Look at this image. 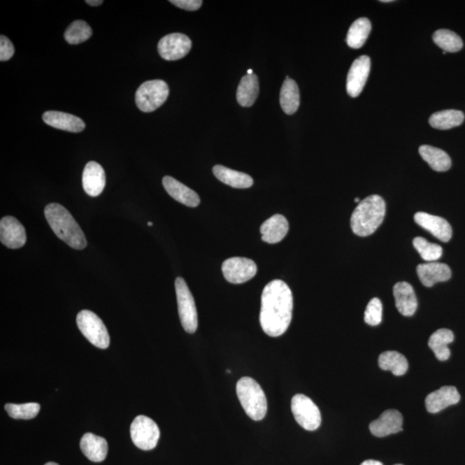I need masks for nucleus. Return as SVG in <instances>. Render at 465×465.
<instances>
[{
    "instance_id": "f257e3e1",
    "label": "nucleus",
    "mask_w": 465,
    "mask_h": 465,
    "mask_svg": "<svg viewBox=\"0 0 465 465\" xmlns=\"http://www.w3.org/2000/svg\"><path fill=\"white\" fill-rule=\"evenodd\" d=\"M293 296L284 281L273 280L264 288L259 322L264 332L271 337L282 336L292 320Z\"/></svg>"
},
{
    "instance_id": "f03ea898",
    "label": "nucleus",
    "mask_w": 465,
    "mask_h": 465,
    "mask_svg": "<svg viewBox=\"0 0 465 465\" xmlns=\"http://www.w3.org/2000/svg\"><path fill=\"white\" fill-rule=\"evenodd\" d=\"M44 215L59 239L77 250H82L87 247V241L84 232L65 207L55 203L48 204Z\"/></svg>"
},
{
    "instance_id": "7ed1b4c3",
    "label": "nucleus",
    "mask_w": 465,
    "mask_h": 465,
    "mask_svg": "<svg viewBox=\"0 0 465 465\" xmlns=\"http://www.w3.org/2000/svg\"><path fill=\"white\" fill-rule=\"evenodd\" d=\"M385 212L386 204L380 196H367L361 201L352 215L353 233L361 237L371 236L384 222Z\"/></svg>"
},
{
    "instance_id": "20e7f679",
    "label": "nucleus",
    "mask_w": 465,
    "mask_h": 465,
    "mask_svg": "<svg viewBox=\"0 0 465 465\" xmlns=\"http://www.w3.org/2000/svg\"><path fill=\"white\" fill-rule=\"evenodd\" d=\"M237 396L245 414L252 420L259 422L265 418L267 413V400L265 392L255 379L241 378L236 385Z\"/></svg>"
},
{
    "instance_id": "39448f33",
    "label": "nucleus",
    "mask_w": 465,
    "mask_h": 465,
    "mask_svg": "<svg viewBox=\"0 0 465 465\" xmlns=\"http://www.w3.org/2000/svg\"><path fill=\"white\" fill-rule=\"evenodd\" d=\"M175 291L181 325L186 332L194 334L199 327L198 312L194 299L183 278H177L175 280Z\"/></svg>"
},
{
    "instance_id": "423d86ee",
    "label": "nucleus",
    "mask_w": 465,
    "mask_h": 465,
    "mask_svg": "<svg viewBox=\"0 0 465 465\" xmlns=\"http://www.w3.org/2000/svg\"><path fill=\"white\" fill-rule=\"evenodd\" d=\"M169 96V85L162 80L144 82L136 93L137 107L143 113H152L161 107Z\"/></svg>"
},
{
    "instance_id": "0eeeda50",
    "label": "nucleus",
    "mask_w": 465,
    "mask_h": 465,
    "mask_svg": "<svg viewBox=\"0 0 465 465\" xmlns=\"http://www.w3.org/2000/svg\"><path fill=\"white\" fill-rule=\"evenodd\" d=\"M77 325L83 336L95 347L106 349L110 336L101 319L90 310H82L77 315Z\"/></svg>"
},
{
    "instance_id": "6e6552de",
    "label": "nucleus",
    "mask_w": 465,
    "mask_h": 465,
    "mask_svg": "<svg viewBox=\"0 0 465 465\" xmlns=\"http://www.w3.org/2000/svg\"><path fill=\"white\" fill-rule=\"evenodd\" d=\"M130 436L137 448L150 451L158 444L161 431L154 420L145 415H139L130 426Z\"/></svg>"
},
{
    "instance_id": "1a4fd4ad",
    "label": "nucleus",
    "mask_w": 465,
    "mask_h": 465,
    "mask_svg": "<svg viewBox=\"0 0 465 465\" xmlns=\"http://www.w3.org/2000/svg\"><path fill=\"white\" fill-rule=\"evenodd\" d=\"M292 411L296 422L305 430L315 431L322 424L320 409L310 397L297 394L292 400Z\"/></svg>"
},
{
    "instance_id": "9d476101",
    "label": "nucleus",
    "mask_w": 465,
    "mask_h": 465,
    "mask_svg": "<svg viewBox=\"0 0 465 465\" xmlns=\"http://www.w3.org/2000/svg\"><path fill=\"white\" fill-rule=\"evenodd\" d=\"M222 271L227 281L236 285L243 284L255 276L257 266L252 259L234 257L222 263Z\"/></svg>"
},
{
    "instance_id": "9b49d317",
    "label": "nucleus",
    "mask_w": 465,
    "mask_h": 465,
    "mask_svg": "<svg viewBox=\"0 0 465 465\" xmlns=\"http://www.w3.org/2000/svg\"><path fill=\"white\" fill-rule=\"evenodd\" d=\"M192 50V41L181 33L164 36L158 44L159 55L166 61H177L184 58Z\"/></svg>"
},
{
    "instance_id": "f8f14e48",
    "label": "nucleus",
    "mask_w": 465,
    "mask_h": 465,
    "mask_svg": "<svg viewBox=\"0 0 465 465\" xmlns=\"http://www.w3.org/2000/svg\"><path fill=\"white\" fill-rule=\"evenodd\" d=\"M371 71V59L362 55L353 62L347 80V91L352 98H357L362 92Z\"/></svg>"
},
{
    "instance_id": "ddd939ff",
    "label": "nucleus",
    "mask_w": 465,
    "mask_h": 465,
    "mask_svg": "<svg viewBox=\"0 0 465 465\" xmlns=\"http://www.w3.org/2000/svg\"><path fill=\"white\" fill-rule=\"evenodd\" d=\"M0 241L6 247L17 249L27 241L24 227L13 217H5L0 221Z\"/></svg>"
},
{
    "instance_id": "4468645a",
    "label": "nucleus",
    "mask_w": 465,
    "mask_h": 465,
    "mask_svg": "<svg viewBox=\"0 0 465 465\" xmlns=\"http://www.w3.org/2000/svg\"><path fill=\"white\" fill-rule=\"evenodd\" d=\"M106 184V176L103 166L95 162H88L82 174V185L85 193L96 198L101 194Z\"/></svg>"
},
{
    "instance_id": "2eb2a0df",
    "label": "nucleus",
    "mask_w": 465,
    "mask_h": 465,
    "mask_svg": "<svg viewBox=\"0 0 465 465\" xmlns=\"http://www.w3.org/2000/svg\"><path fill=\"white\" fill-rule=\"evenodd\" d=\"M403 418L395 409L386 410L380 417L370 424V431L375 437H386L403 431Z\"/></svg>"
},
{
    "instance_id": "dca6fc26",
    "label": "nucleus",
    "mask_w": 465,
    "mask_h": 465,
    "mask_svg": "<svg viewBox=\"0 0 465 465\" xmlns=\"http://www.w3.org/2000/svg\"><path fill=\"white\" fill-rule=\"evenodd\" d=\"M415 221L420 227L427 230L443 243H448L452 236V229L444 218L418 212L415 215Z\"/></svg>"
},
{
    "instance_id": "f3484780",
    "label": "nucleus",
    "mask_w": 465,
    "mask_h": 465,
    "mask_svg": "<svg viewBox=\"0 0 465 465\" xmlns=\"http://www.w3.org/2000/svg\"><path fill=\"white\" fill-rule=\"evenodd\" d=\"M459 401L460 395L455 387L444 386L427 396L426 408L431 414H436L443 409L457 404Z\"/></svg>"
},
{
    "instance_id": "a211bd4d",
    "label": "nucleus",
    "mask_w": 465,
    "mask_h": 465,
    "mask_svg": "<svg viewBox=\"0 0 465 465\" xmlns=\"http://www.w3.org/2000/svg\"><path fill=\"white\" fill-rule=\"evenodd\" d=\"M164 188L172 198L185 206L195 208L199 206V196L191 188L171 176L163 178Z\"/></svg>"
},
{
    "instance_id": "6ab92c4d",
    "label": "nucleus",
    "mask_w": 465,
    "mask_h": 465,
    "mask_svg": "<svg viewBox=\"0 0 465 465\" xmlns=\"http://www.w3.org/2000/svg\"><path fill=\"white\" fill-rule=\"evenodd\" d=\"M417 274L424 286L431 287L437 282L448 281L452 277V271L445 264L429 262L417 266Z\"/></svg>"
},
{
    "instance_id": "aec40b11",
    "label": "nucleus",
    "mask_w": 465,
    "mask_h": 465,
    "mask_svg": "<svg viewBox=\"0 0 465 465\" xmlns=\"http://www.w3.org/2000/svg\"><path fill=\"white\" fill-rule=\"evenodd\" d=\"M394 297L397 310L404 316H412L418 308L417 297L414 289L407 282H399L394 286Z\"/></svg>"
},
{
    "instance_id": "412c9836",
    "label": "nucleus",
    "mask_w": 465,
    "mask_h": 465,
    "mask_svg": "<svg viewBox=\"0 0 465 465\" xmlns=\"http://www.w3.org/2000/svg\"><path fill=\"white\" fill-rule=\"evenodd\" d=\"M43 121L52 128L65 131L79 133L83 131L85 124L80 117L61 111H47L43 114Z\"/></svg>"
},
{
    "instance_id": "4be33fe9",
    "label": "nucleus",
    "mask_w": 465,
    "mask_h": 465,
    "mask_svg": "<svg viewBox=\"0 0 465 465\" xmlns=\"http://www.w3.org/2000/svg\"><path fill=\"white\" fill-rule=\"evenodd\" d=\"M289 231V222L284 215H274L263 222L260 227V233L262 240L266 243L276 244L280 243L287 236Z\"/></svg>"
},
{
    "instance_id": "5701e85b",
    "label": "nucleus",
    "mask_w": 465,
    "mask_h": 465,
    "mask_svg": "<svg viewBox=\"0 0 465 465\" xmlns=\"http://www.w3.org/2000/svg\"><path fill=\"white\" fill-rule=\"evenodd\" d=\"M80 449L84 455L92 462H103L106 459L108 444L105 438L88 433L80 441Z\"/></svg>"
},
{
    "instance_id": "b1692460",
    "label": "nucleus",
    "mask_w": 465,
    "mask_h": 465,
    "mask_svg": "<svg viewBox=\"0 0 465 465\" xmlns=\"http://www.w3.org/2000/svg\"><path fill=\"white\" fill-rule=\"evenodd\" d=\"M213 173L223 184L234 188L247 189L254 185V180L248 174L229 169L226 166H215Z\"/></svg>"
},
{
    "instance_id": "393cba45",
    "label": "nucleus",
    "mask_w": 465,
    "mask_h": 465,
    "mask_svg": "<svg viewBox=\"0 0 465 465\" xmlns=\"http://www.w3.org/2000/svg\"><path fill=\"white\" fill-rule=\"evenodd\" d=\"M419 152L424 161L436 172H446L452 166V159L444 150L441 148L422 145L419 148Z\"/></svg>"
},
{
    "instance_id": "a878e982",
    "label": "nucleus",
    "mask_w": 465,
    "mask_h": 465,
    "mask_svg": "<svg viewBox=\"0 0 465 465\" xmlns=\"http://www.w3.org/2000/svg\"><path fill=\"white\" fill-rule=\"evenodd\" d=\"M259 92L258 77L255 74H247L241 79L237 89L236 99L239 105L250 107L256 101Z\"/></svg>"
},
{
    "instance_id": "bb28decb",
    "label": "nucleus",
    "mask_w": 465,
    "mask_h": 465,
    "mask_svg": "<svg viewBox=\"0 0 465 465\" xmlns=\"http://www.w3.org/2000/svg\"><path fill=\"white\" fill-rule=\"evenodd\" d=\"M280 105L282 110L287 115H293L300 106V92L295 80L287 76L282 85L280 92Z\"/></svg>"
},
{
    "instance_id": "cd10ccee",
    "label": "nucleus",
    "mask_w": 465,
    "mask_h": 465,
    "mask_svg": "<svg viewBox=\"0 0 465 465\" xmlns=\"http://www.w3.org/2000/svg\"><path fill=\"white\" fill-rule=\"evenodd\" d=\"M454 341V334L451 330L441 329L431 334L429 345L438 360L445 361L451 356L448 345Z\"/></svg>"
},
{
    "instance_id": "c85d7f7f",
    "label": "nucleus",
    "mask_w": 465,
    "mask_h": 465,
    "mask_svg": "<svg viewBox=\"0 0 465 465\" xmlns=\"http://www.w3.org/2000/svg\"><path fill=\"white\" fill-rule=\"evenodd\" d=\"M464 114L457 110H445L434 113L429 118L431 127L437 129L446 130L457 127L463 124Z\"/></svg>"
},
{
    "instance_id": "c756f323",
    "label": "nucleus",
    "mask_w": 465,
    "mask_h": 465,
    "mask_svg": "<svg viewBox=\"0 0 465 465\" xmlns=\"http://www.w3.org/2000/svg\"><path fill=\"white\" fill-rule=\"evenodd\" d=\"M379 367L384 371H390L395 375L406 374L408 363L406 358L400 352L388 351L382 352L378 359Z\"/></svg>"
},
{
    "instance_id": "7c9ffc66",
    "label": "nucleus",
    "mask_w": 465,
    "mask_h": 465,
    "mask_svg": "<svg viewBox=\"0 0 465 465\" xmlns=\"http://www.w3.org/2000/svg\"><path fill=\"white\" fill-rule=\"evenodd\" d=\"M371 31V21L366 17H360L350 27L348 36V45L352 48H360L366 43Z\"/></svg>"
},
{
    "instance_id": "2f4dec72",
    "label": "nucleus",
    "mask_w": 465,
    "mask_h": 465,
    "mask_svg": "<svg viewBox=\"0 0 465 465\" xmlns=\"http://www.w3.org/2000/svg\"><path fill=\"white\" fill-rule=\"evenodd\" d=\"M434 42L444 52L456 53L462 50L464 43L461 37L449 29H438L433 36Z\"/></svg>"
},
{
    "instance_id": "473e14b6",
    "label": "nucleus",
    "mask_w": 465,
    "mask_h": 465,
    "mask_svg": "<svg viewBox=\"0 0 465 465\" xmlns=\"http://www.w3.org/2000/svg\"><path fill=\"white\" fill-rule=\"evenodd\" d=\"M92 35V29L82 20L74 21L65 32V39L69 44L76 45L87 41Z\"/></svg>"
},
{
    "instance_id": "72a5a7b5",
    "label": "nucleus",
    "mask_w": 465,
    "mask_h": 465,
    "mask_svg": "<svg viewBox=\"0 0 465 465\" xmlns=\"http://www.w3.org/2000/svg\"><path fill=\"white\" fill-rule=\"evenodd\" d=\"M413 245L427 262H435L441 258L443 249L440 245L431 243L422 237L415 238Z\"/></svg>"
},
{
    "instance_id": "f704fd0d",
    "label": "nucleus",
    "mask_w": 465,
    "mask_h": 465,
    "mask_svg": "<svg viewBox=\"0 0 465 465\" xmlns=\"http://www.w3.org/2000/svg\"><path fill=\"white\" fill-rule=\"evenodd\" d=\"M6 411L10 417L17 420H31L35 418L40 411V405L36 403L24 404L7 403Z\"/></svg>"
},
{
    "instance_id": "c9c22d12",
    "label": "nucleus",
    "mask_w": 465,
    "mask_h": 465,
    "mask_svg": "<svg viewBox=\"0 0 465 465\" xmlns=\"http://www.w3.org/2000/svg\"><path fill=\"white\" fill-rule=\"evenodd\" d=\"M382 318V305L378 299H371L368 303L364 312V322L368 325L378 326L380 324Z\"/></svg>"
},
{
    "instance_id": "e433bc0d",
    "label": "nucleus",
    "mask_w": 465,
    "mask_h": 465,
    "mask_svg": "<svg viewBox=\"0 0 465 465\" xmlns=\"http://www.w3.org/2000/svg\"><path fill=\"white\" fill-rule=\"evenodd\" d=\"M15 53L12 42L5 36H0V61H9Z\"/></svg>"
},
{
    "instance_id": "4c0bfd02",
    "label": "nucleus",
    "mask_w": 465,
    "mask_h": 465,
    "mask_svg": "<svg viewBox=\"0 0 465 465\" xmlns=\"http://www.w3.org/2000/svg\"><path fill=\"white\" fill-rule=\"evenodd\" d=\"M171 3L186 10H196L202 6L201 0H171Z\"/></svg>"
},
{
    "instance_id": "58836bf2",
    "label": "nucleus",
    "mask_w": 465,
    "mask_h": 465,
    "mask_svg": "<svg viewBox=\"0 0 465 465\" xmlns=\"http://www.w3.org/2000/svg\"><path fill=\"white\" fill-rule=\"evenodd\" d=\"M87 3H88L89 6H99L100 5H102L103 1L102 0H87Z\"/></svg>"
},
{
    "instance_id": "ea45409f",
    "label": "nucleus",
    "mask_w": 465,
    "mask_h": 465,
    "mask_svg": "<svg viewBox=\"0 0 465 465\" xmlns=\"http://www.w3.org/2000/svg\"><path fill=\"white\" fill-rule=\"evenodd\" d=\"M360 465H384L381 462H379V461H375V460H366L364 461L362 464Z\"/></svg>"
},
{
    "instance_id": "a19ab883",
    "label": "nucleus",
    "mask_w": 465,
    "mask_h": 465,
    "mask_svg": "<svg viewBox=\"0 0 465 465\" xmlns=\"http://www.w3.org/2000/svg\"><path fill=\"white\" fill-rule=\"evenodd\" d=\"M45 465H59V464H57V463H54V462H50V463H47Z\"/></svg>"
},
{
    "instance_id": "79ce46f5",
    "label": "nucleus",
    "mask_w": 465,
    "mask_h": 465,
    "mask_svg": "<svg viewBox=\"0 0 465 465\" xmlns=\"http://www.w3.org/2000/svg\"><path fill=\"white\" fill-rule=\"evenodd\" d=\"M381 2H384V3H389V2H392V0H382Z\"/></svg>"
},
{
    "instance_id": "37998d69",
    "label": "nucleus",
    "mask_w": 465,
    "mask_h": 465,
    "mask_svg": "<svg viewBox=\"0 0 465 465\" xmlns=\"http://www.w3.org/2000/svg\"><path fill=\"white\" fill-rule=\"evenodd\" d=\"M248 74H252V69H249V70L248 71Z\"/></svg>"
},
{
    "instance_id": "c03bdc74",
    "label": "nucleus",
    "mask_w": 465,
    "mask_h": 465,
    "mask_svg": "<svg viewBox=\"0 0 465 465\" xmlns=\"http://www.w3.org/2000/svg\"><path fill=\"white\" fill-rule=\"evenodd\" d=\"M355 201L356 203H360V200H359V198L355 199Z\"/></svg>"
},
{
    "instance_id": "a18cd8bd",
    "label": "nucleus",
    "mask_w": 465,
    "mask_h": 465,
    "mask_svg": "<svg viewBox=\"0 0 465 465\" xmlns=\"http://www.w3.org/2000/svg\"><path fill=\"white\" fill-rule=\"evenodd\" d=\"M148 225L151 227V226H152V223L151 222H148Z\"/></svg>"
},
{
    "instance_id": "49530a36",
    "label": "nucleus",
    "mask_w": 465,
    "mask_h": 465,
    "mask_svg": "<svg viewBox=\"0 0 465 465\" xmlns=\"http://www.w3.org/2000/svg\"><path fill=\"white\" fill-rule=\"evenodd\" d=\"M396 465H403V464H396Z\"/></svg>"
}]
</instances>
